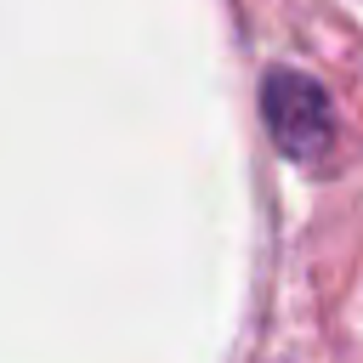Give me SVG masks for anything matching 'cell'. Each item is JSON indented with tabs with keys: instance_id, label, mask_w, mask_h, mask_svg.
Here are the masks:
<instances>
[{
	"instance_id": "obj_1",
	"label": "cell",
	"mask_w": 363,
	"mask_h": 363,
	"mask_svg": "<svg viewBox=\"0 0 363 363\" xmlns=\"http://www.w3.org/2000/svg\"><path fill=\"white\" fill-rule=\"evenodd\" d=\"M261 113H267V130L272 142L289 153V159H318L335 136V113H329V96L318 79L295 74V68H278L267 74L261 85Z\"/></svg>"
}]
</instances>
